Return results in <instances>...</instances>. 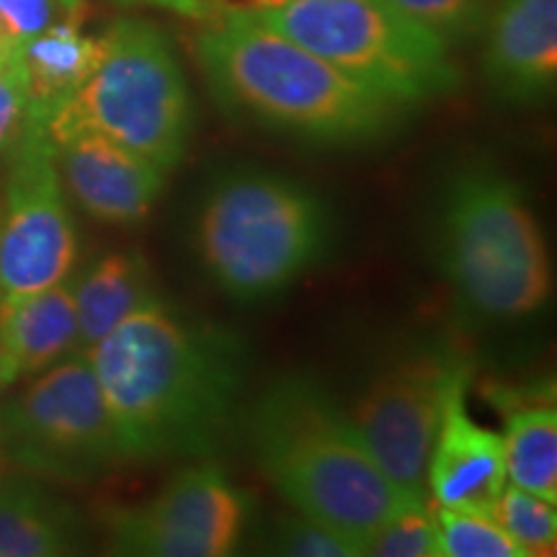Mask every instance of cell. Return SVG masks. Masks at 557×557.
<instances>
[{
  "label": "cell",
  "mask_w": 557,
  "mask_h": 557,
  "mask_svg": "<svg viewBox=\"0 0 557 557\" xmlns=\"http://www.w3.org/2000/svg\"><path fill=\"white\" fill-rule=\"evenodd\" d=\"M127 459L199 457L218 447L243 380L238 338L152 295L88 348Z\"/></svg>",
  "instance_id": "obj_1"
},
{
  "label": "cell",
  "mask_w": 557,
  "mask_h": 557,
  "mask_svg": "<svg viewBox=\"0 0 557 557\" xmlns=\"http://www.w3.org/2000/svg\"><path fill=\"white\" fill-rule=\"evenodd\" d=\"M197 54L209 88L227 109L310 143H377L408 111L271 29L253 11H233L201 32Z\"/></svg>",
  "instance_id": "obj_2"
},
{
  "label": "cell",
  "mask_w": 557,
  "mask_h": 557,
  "mask_svg": "<svg viewBox=\"0 0 557 557\" xmlns=\"http://www.w3.org/2000/svg\"><path fill=\"white\" fill-rule=\"evenodd\" d=\"M256 459L276 491L305 517L344 534L359 555L406 504L380 470L351 418L318 382L282 377L248 418Z\"/></svg>",
  "instance_id": "obj_3"
},
{
  "label": "cell",
  "mask_w": 557,
  "mask_h": 557,
  "mask_svg": "<svg viewBox=\"0 0 557 557\" xmlns=\"http://www.w3.org/2000/svg\"><path fill=\"white\" fill-rule=\"evenodd\" d=\"M436 259L459 299L478 315L517 320L553 289L545 235L517 181L491 165H465L438 199Z\"/></svg>",
  "instance_id": "obj_4"
},
{
  "label": "cell",
  "mask_w": 557,
  "mask_h": 557,
  "mask_svg": "<svg viewBox=\"0 0 557 557\" xmlns=\"http://www.w3.org/2000/svg\"><path fill=\"white\" fill-rule=\"evenodd\" d=\"M333 238L325 201L297 181L235 171L214 181L197 218V253L227 297L261 302L323 259Z\"/></svg>",
  "instance_id": "obj_5"
},
{
  "label": "cell",
  "mask_w": 557,
  "mask_h": 557,
  "mask_svg": "<svg viewBox=\"0 0 557 557\" xmlns=\"http://www.w3.org/2000/svg\"><path fill=\"white\" fill-rule=\"evenodd\" d=\"M52 143L96 132L169 173L191 135V99L169 39L148 21H116L101 34L90 75L47 120Z\"/></svg>",
  "instance_id": "obj_6"
},
{
  "label": "cell",
  "mask_w": 557,
  "mask_h": 557,
  "mask_svg": "<svg viewBox=\"0 0 557 557\" xmlns=\"http://www.w3.org/2000/svg\"><path fill=\"white\" fill-rule=\"evenodd\" d=\"M253 16L408 109L457 88L447 41L389 0H287Z\"/></svg>",
  "instance_id": "obj_7"
},
{
  "label": "cell",
  "mask_w": 557,
  "mask_h": 557,
  "mask_svg": "<svg viewBox=\"0 0 557 557\" xmlns=\"http://www.w3.org/2000/svg\"><path fill=\"white\" fill-rule=\"evenodd\" d=\"M0 444L26 472L62 483L101 478L127 459L88 351L81 348L39 372L9 403Z\"/></svg>",
  "instance_id": "obj_8"
},
{
  "label": "cell",
  "mask_w": 557,
  "mask_h": 557,
  "mask_svg": "<svg viewBox=\"0 0 557 557\" xmlns=\"http://www.w3.org/2000/svg\"><path fill=\"white\" fill-rule=\"evenodd\" d=\"M465 385L462 357L447 346H418L382 367L348 413L369 455L406 498H423L436 434Z\"/></svg>",
  "instance_id": "obj_9"
},
{
  "label": "cell",
  "mask_w": 557,
  "mask_h": 557,
  "mask_svg": "<svg viewBox=\"0 0 557 557\" xmlns=\"http://www.w3.org/2000/svg\"><path fill=\"white\" fill-rule=\"evenodd\" d=\"M5 152L9 176L0 194V308L65 282L78 259V233L45 122L29 116Z\"/></svg>",
  "instance_id": "obj_10"
},
{
  "label": "cell",
  "mask_w": 557,
  "mask_h": 557,
  "mask_svg": "<svg viewBox=\"0 0 557 557\" xmlns=\"http://www.w3.org/2000/svg\"><path fill=\"white\" fill-rule=\"evenodd\" d=\"M248 500L218 468H191L156 498L109 517V553L225 557L238 553Z\"/></svg>",
  "instance_id": "obj_11"
},
{
  "label": "cell",
  "mask_w": 557,
  "mask_h": 557,
  "mask_svg": "<svg viewBox=\"0 0 557 557\" xmlns=\"http://www.w3.org/2000/svg\"><path fill=\"white\" fill-rule=\"evenodd\" d=\"M60 178L94 220L132 225L143 220L163 189L165 171L114 139L78 132L54 143Z\"/></svg>",
  "instance_id": "obj_12"
},
{
  "label": "cell",
  "mask_w": 557,
  "mask_h": 557,
  "mask_svg": "<svg viewBox=\"0 0 557 557\" xmlns=\"http://www.w3.org/2000/svg\"><path fill=\"white\" fill-rule=\"evenodd\" d=\"M485 75L511 103H537L553 94L557 0H500L487 26Z\"/></svg>",
  "instance_id": "obj_13"
},
{
  "label": "cell",
  "mask_w": 557,
  "mask_h": 557,
  "mask_svg": "<svg viewBox=\"0 0 557 557\" xmlns=\"http://www.w3.org/2000/svg\"><path fill=\"white\" fill-rule=\"evenodd\" d=\"M426 485L436 506L487 513L506 485L504 436L475 423L465 408V393L451 398L431 449Z\"/></svg>",
  "instance_id": "obj_14"
},
{
  "label": "cell",
  "mask_w": 557,
  "mask_h": 557,
  "mask_svg": "<svg viewBox=\"0 0 557 557\" xmlns=\"http://www.w3.org/2000/svg\"><path fill=\"white\" fill-rule=\"evenodd\" d=\"M73 351L78 315L67 278L0 308V387L45 372Z\"/></svg>",
  "instance_id": "obj_15"
},
{
  "label": "cell",
  "mask_w": 557,
  "mask_h": 557,
  "mask_svg": "<svg viewBox=\"0 0 557 557\" xmlns=\"http://www.w3.org/2000/svg\"><path fill=\"white\" fill-rule=\"evenodd\" d=\"M83 16L62 18L37 37L13 45L32 120L45 122L81 88L101 54V37L81 32Z\"/></svg>",
  "instance_id": "obj_16"
},
{
  "label": "cell",
  "mask_w": 557,
  "mask_h": 557,
  "mask_svg": "<svg viewBox=\"0 0 557 557\" xmlns=\"http://www.w3.org/2000/svg\"><path fill=\"white\" fill-rule=\"evenodd\" d=\"M86 532L70 504L26 478L0 483V557L81 553Z\"/></svg>",
  "instance_id": "obj_17"
},
{
  "label": "cell",
  "mask_w": 557,
  "mask_h": 557,
  "mask_svg": "<svg viewBox=\"0 0 557 557\" xmlns=\"http://www.w3.org/2000/svg\"><path fill=\"white\" fill-rule=\"evenodd\" d=\"M152 295L150 267L135 250H111L90 263L73 282L81 351L99 344Z\"/></svg>",
  "instance_id": "obj_18"
},
{
  "label": "cell",
  "mask_w": 557,
  "mask_h": 557,
  "mask_svg": "<svg viewBox=\"0 0 557 557\" xmlns=\"http://www.w3.org/2000/svg\"><path fill=\"white\" fill-rule=\"evenodd\" d=\"M504 459L508 483L557 504V410L553 403L511 408Z\"/></svg>",
  "instance_id": "obj_19"
},
{
  "label": "cell",
  "mask_w": 557,
  "mask_h": 557,
  "mask_svg": "<svg viewBox=\"0 0 557 557\" xmlns=\"http://www.w3.org/2000/svg\"><path fill=\"white\" fill-rule=\"evenodd\" d=\"M493 519L524 549L527 557L555 553L557 511L549 500L521 491L517 485H504L496 506H493Z\"/></svg>",
  "instance_id": "obj_20"
},
{
  "label": "cell",
  "mask_w": 557,
  "mask_h": 557,
  "mask_svg": "<svg viewBox=\"0 0 557 557\" xmlns=\"http://www.w3.org/2000/svg\"><path fill=\"white\" fill-rule=\"evenodd\" d=\"M436 527L444 557H527L487 513L436 506Z\"/></svg>",
  "instance_id": "obj_21"
},
{
  "label": "cell",
  "mask_w": 557,
  "mask_h": 557,
  "mask_svg": "<svg viewBox=\"0 0 557 557\" xmlns=\"http://www.w3.org/2000/svg\"><path fill=\"white\" fill-rule=\"evenodd\" d=\"M364 555L374 557H442L438 549L436 508L426 498L406 500L398 511L369 537Z\"/></svg>",
  "instance_id": "obj_22"
},
{
  "label": "cell",
  "mask_w": 557,
  "mask_h": 557,
  "mask_svg": "<svg viewBox=\"0 0 557 557\" xmlns=\"http://www.w3.org/2000/svg\"><path fill=\"white\" fill-rule=\"evenodd\" d=\"M267 553L295 557H359V549L331 527L297 513L278 519L263 542Z\"/></svg>",
  "instance_id": "obj_23"
},
{
  "label": "cell",
  "mask_w": 557,
  "mask_h": 557,
  "mask_svg": "<svg viewBox=\"0 0 557 557\" xmlns=\"http://www.w3.org/2000/svg\"><path fill=\"white\" fill-rule=\"evenodd\" d=\"M389 3L447 45L475 34L485 18V0H389Z\"/></svg>",
  "instance_id": "obj_24"
},
{
  "label": "cell",
  "mask_w": 557,
  "mask_h": 557,
  "mask_svg": "<svg viewBox=\"0 0 557 557\" xmlns=\"http://www.w3.org/2000/svg\"><path fill=\"white\" fill-rule=\"evenodd\" d=\"M70 16L86 18V0H0V39L13 47Z\"/></svg>",
  "instance_id": "obj_25"
},
{
  "label": "cell",
  "mask_w": 557,
  "mask_h": 557,
  "mask_svg": "<svg viewBox=\"0 0 557 557\" xmlns=\"http://www.w3.org/2000/svg\"><path fill=\"white\" fill-rule=\"evenodd\" d=\"M29 122V103H26L24 81H21L13 47L5 52L3 65H0V152L13 145L21 129Z\"/></svg>",
  "instance_id": "obj_26"
},
{
  "label": "cell",
  "mask_w": 557,
  "mask_h": 557,
  "mask_svg": "<svg viewBox=\"0 0 557 557\" xmlns=\"http://www.w3.org/2000/svg\"><path fill=\"white\" fill-rule=\"evenodd\" d=\"M282 3H287V0H256V5H259V9H276V5H282Z\"/></svg>",
  "instance_id": "obj_27"
},
{
  "label": "cell",
  "mask_w": 557,
  "mask_h": 557,
  "mask_svg": "<svg viewBox=\"0 0 557 557\" xmlns=\"http://www.w3.org/2000/svg\"><path fill=\"white\" fill-rule=\"evenodd\" d=\"M9 50H11V47H9ZM9 50H5V52H9ZM5 52H0V65H3V58H5Z\"/></svg>",
  "instance_id": "obj_28"
}]
</instances>
